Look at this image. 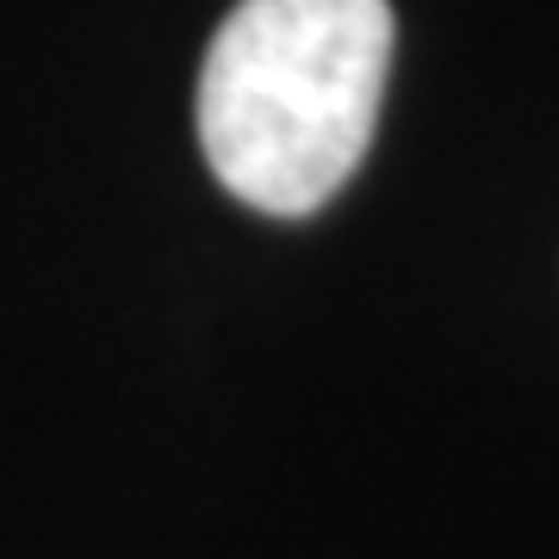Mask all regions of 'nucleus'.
<instances>
[{
    "mask_svg": "<svg viewBox=\"0 0 559 559\" xmlns=\"http://www.w3.org/2000/svg\"><path fill=\"white\" fill-rule=\"evenodd\" d=\"M392 0H242L200 69L212 175L267 218L336 200L380 124Z\"/></svg>",
    "mask_w": 559,
    "mask_h": 559,
    "instance_id": "1",
    "label": "nucleus"
}]
</instances>
